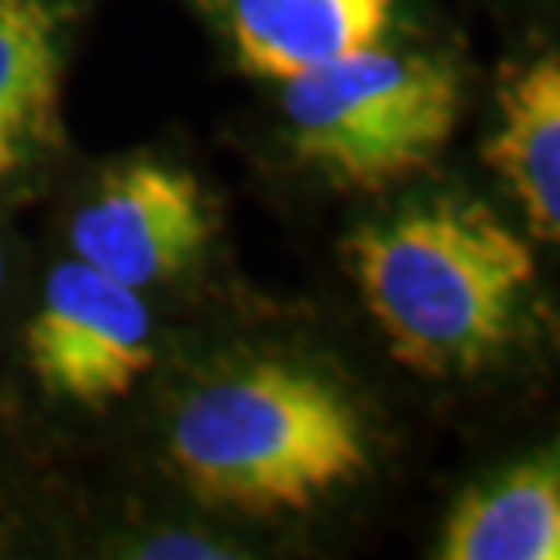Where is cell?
<instances>
[{
    "instance_id": "6",
    "label": "cell",
    "mask_w": 560,
    "mask_h": 560,
    "mask_svg": "<svg viewBox=\"0 0 560 560\" xmlns=\"http://www.w3.org/2000/svg\"><path fill=\"white\" fill-rule=\"evenodd\" d=\"M394 0H230L241 66L262 81H295L383 44Z\"/></svg>"
},
{
    "instance_id": "8",
    "label": "cell",
    "mask_w": 560,
    "mask_h": 560,
    "mask_svg": "<svg viewBox=\"0 0 560 560\" xmlns=\"http://www.w3.org/2000/svg\"><path fill=\"white\" fill-rule=\"evenodd\" d=\"M59 84V19L48 0H0V183L48 142Z\"/></svg>"
},
{
    "instance_id": "2",
    "label": "cell",
    "mask_w": 560,
    "mask_h": 560,
    "mask_svg": "<svg viewBox=\"0 0 560 560\" xmlns=\"http://www.w3.org/2000/svg\"><path fill=\"white\" fill-rule=\"evenodd\" d=\"M172 463L205 506L248 517L306 513L368 469L364 425L320 375L255 364L186 400Z\"/></svg>"
},
{
    "instance_id": "9",
    "label": "cell",
    "mask_w": 560,
    "mask_h": 560,
    "mask_svg": "<svg viewBox=\"0 0 560 560\" xmlns=\"http://www.w3.org/2000/svg\"><path fill=\"white\" fill-rule=\"evenodd\" d=\"M444 560H557L560 480L550 463L510 469L469 491L444 524Z\"/></svg>"
},
{
    "instance_id": "5",
    "label": "cell",
    "mask_w": 560,
    "mask_h": 560,
    "mask_svg": "<svg viewBox=\"0 0 560 560\" xmlns=\"http://www.w3.org/2000/svg\"><path fill=\"white\" fill-rule=\"evenodd\" d=\"M211 211L200 183L161 161H136L106 175L73 215V255L128 288L178 277L211 241Z\"/></svg>"
},
{
    "instance_id": "1",
    "label": "cell",
    "mask_w": 560,
    "mask_h": 560,
    "mask_svg": "<svg viewBox=\"0 0 560 560\" xmlns=\"http://www.w3.org/2000/svg\"><path fill=\"white\" fill-rule=\"evenodd\" d=\"M357 288L397 364L469 375L506 350L535 284L528 237L485 205L441 200L361 230Z\"/></svg>"
},
{
    "instance_id": "3",
    "label": "cell",
    "mask_w": 560,
    "mask_h": 560,
    "mask_svg": "<svg viewBox=\"0 0 560 560\" xmlns=\"http://www.w3.org/2000/svg\"><path fill=\"white\" fill-rule=\"evenodd\" d=\"M291 150L331 186L383 194L422 175L458 125V77L425 55L364 48L284 84Z\"/></svg>"
},
{
    "instance_id": "7",
    "label": "cell",
    "mask_w": 560,
    "mask_h": 560,
    "mask_svg": "<svg viewBox=\"0 0 560 560\" xmlns=\"http://www.w3.org/2000/svg\"><path fill=\"white\" fill-rule=\"evenodd\" d=\"M488 167L502 178L542 244L560 237V59L539 55L499 88V128L485 145Z\"/></svg>"
},
{
    "instance_id": "4",
    "label": "cell",
    "mask_w": 560,
    "mask_h": 560,
    "mask_svg": "<svg viewBox=\"0 0 560 560\" xmlns=\"http://www.w3.org/2000/svg\"><path fill=\"white\" fill-rule=\"evenodd\" d=\"M26 361L44 394L81 408H109L156 361L150 310L136 288L73 259L44 284L26 328Z\"/></svg>"
},
{
    "instance_id": "10",
    "label": "cell",
    "mask_w": 560,
    "mask_h": 560,
    "mask_svg": "<svg viewBox=\"0 0 560 560\" xmlns=\"http://www.w3.org/2000/svg\"><path fill=\"white\" fill-rule=\"evenodd\" d=\"M0 280H4V255H0Z\"/></svg>"
}]
</instances>
